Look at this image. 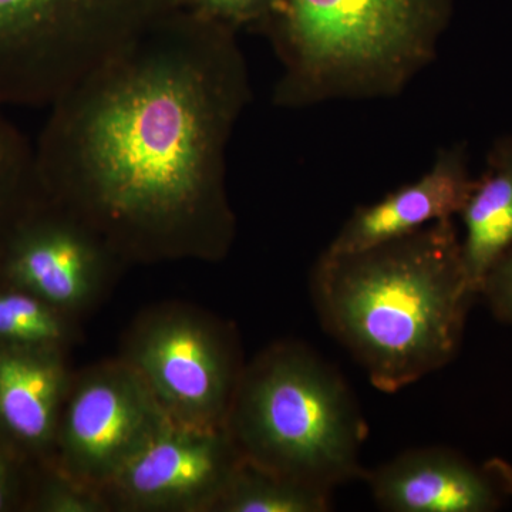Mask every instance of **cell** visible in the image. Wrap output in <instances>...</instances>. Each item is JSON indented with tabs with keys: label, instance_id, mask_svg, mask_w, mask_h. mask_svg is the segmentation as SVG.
<instances>
[{
	"label": "cell",
	"instance_id": "6da1fadb",
	"mask_svg": "<svg viewBox=\"0 0 512 512\" xmlns=\"http://www.w3.org/2000/svg\"><path fill=\"white\" fill-rule=\"evenodd\" d=\"M251 94L237 32L175 10L49 107L40 191L127 266L220 262L237 237L229 141Z\"/></svg>",
	"mask_w": 512,
	"mask_h": 512
},
{
	"label": "cell",
	"instance_id": "7a4b0ae2",
	"mask_svg": "<svg viewBox=\"0 0 512 512\" xmlns=\"http://www.w3.org/2000/svg\"><path fill=\"white\" fill-rule=\"evenodd\" d=\"M309 291L323 330L390 394L456 359L478 298L454 220L362 251L325 249Z\"/></svg>",
	"mask_w": 512,
	"mask_h": 512
},
{
	"label": "cell",
	"instance_id": "3957f363",
	"mask_svg": "<svg viewBox=\"0 0 512 512\" xmlns=\"http://www.w3.org/2000/svg\"><path fill=\"white\" fill-rule=\"evenodd\" d=\"M453 0H284L275 106L399 96L436 59Z\"/></svg>",
	"mask_w": 512,
	"mask_h": 512
},
{
	"label": "cell",
	"instance_id": "277c9868",
	"mask_svg": "<svg viewBox=\"0 0 512 512\" xmlns=\"http://www.w3.org/2000/svg\"><path fill=\"white\" fill-rule=\"evenodd\" d=\"M225 430L242 460L296 483L333 494L365 477V414L342 373L299 340L247 362Z\"/></svg>",
	"mask_w": 512,
	"mask_h": 512
},
{
	"label": "cell",
	"instance_id": "5b68a950",
	"mask_svg": "<svg viewBox=\"0 0 512 512\" xmlns=\"http://www.w3.org/2000/svg\"><path fill=\"white\" fill-rule=\"evenodd\" d=\"M190 0H0V107H47Z\"/></svg>",
	"mask_w": 512,
	"mask_h": 512
},
{
	"label": "cell",
	"instance_id": "8992f818",
	"mask_svg": "<svg viewBox=\"0 0 512 512\" xmlns=\"http://www.w3.org/2000/svg\"><path fill=\"white\" fill-rule=\"evenodd\" d=\"M119 356L174 426L224 430L245 362L237 326L181 302L151 306L131 322Z\"/></svg>",
	"mask_w": 512,
	"mask_h": 512
},
{
	"label": "cell",
	"instance_id": "52a82bcc",
	"mask_svg": "<svg viewBox=\"0 0 512 512\" xmlns=\"http://www.w3.org/2000/svg\"><path fill=\"white\" fill-rule=\"evenodd\" d=\"M168 424L146 384L120 356L73 373L50 467L100 494Z\"/></svg>",
	"mask_w": 512,
	"mask_h": 512
},
{
	"label": "cell",
	"instance_id": "ba28073f",
	"mask_svg": "<svg viewBox=\"0 0 512 512\" xmlns=\"http://www.w3.org/2000/svg\"><path fill=\"white\" fill-rule=\"evenodd\" d=\"M126 266L99 232L42 191L0 251L6 284L76 319L103 302Z\"/></svg>",
	"mask_w": 512,
	"mask_h": 512
},
{
	"label": "cell",
	"instance_id": "9c48e42d",
	"mask_svg": "<svg viewBox=\"0 0 512 512\" xmlns=\"http://www.w3.org/2000/svg\"><path fill=\"white\" fill-rule=\"evenodd\" d=\"M241 461L227 430L168 423L100 495L110 512H211Z\"/></svg>",
	"mask_w": 512,
	"mask_h": 512
},
{
	"label": "cell",
	"instance_id": "30bf717a",
	"mask_svg": "<svg viewBox=\"0 0 512 512\" xmlns=\"http://www.w3.org/2000/svg\"><path fill=\"white\" fill-rule=\"evenodd\" d=\"M373 501L387 512H494L512 500V467L476 463L453 448H412L366 470Z\"/></svg>",
	"mask_w": 512,
	"mask_h": 512
},
{
	"label": "cell",
	"instance_id": "8fae6325",
	"mask_svg": "<svg viewBox=\"0 0 512 512\" xmlns=\"http://www.w3.org/2000/svg\"><path fill=\"white\" fill-rule=\"evenodd\" d=\"M474 184L466 147L444 148L419 180L357 208L326 251H362L413 234L433 222L454 220L467 204Z\"/></svg>",
	"mask_w": 512,
	"mask_h": 512
},
{
	"label": "cell",
	"instance_id": "7c38bea8",
	"mask_svg": "<svg viewBox=\"0 0 512 512\" xmlns=\"http://www.w3.org/2000/svg\"><path fill=\"white\" fill-rule=\"evenodd\" d=\"M64 350L0 343V434L52 460L57 423L73 373Z\"/></svg>",
	"mask_w": 512,
	"mask_h": 512
},
{
	"label": "cell",
	"instance_id": "4fadbf2b",
	"mask_svg": "<svg viewBox=\"0 0 512 512\" xmlns=\"http://www.w3.org/2000/svg\"><path fill=\"white\" fill-rule=\"evenodd\" d=\"M458 217L463 221L461 255L480 295L488 269L512 245V137L495 141L487 164Z\"/></svg>",
	"mask_w": 512,
	"mask_h": 512
},
{
	"label": "cell",
	"instance_id": "5bb4252c",
	"mask_svg": "<svg viewBox=\"0 0 512 512\" xmlns=\"http://www.w3.org/2000/svg\"><path fill=\"white\" fill-rule=\"evenodd\" d=\"M332 497L242 460L211 512H328Z\"/></svg>",
	"mask_w": 512,
	"mask_h": 512
},
{
	"label": "cell",
	"instance_id": "9a60e30c",
	"mask_svg": "<svg viewBox=\"0 0 512 512\" xmlns=\"http://www.w3.org/2000/svg\"><path fill=\"white\" fill-rule=\"evenodd\" d=\"M0 291V343L67 352L79 345L80 319L67 315L25 289Z\"/></svg>",
	"mask_w": 512,
	"mask_h": 512
},
{
	"label": "cell",
	"instance_id": "2e32d148",
	"mask_svg": "<svg viewBox=\"0 0 512 512\" xmlns=\"http://www.w3.org/2000/svg\"><path fill=\"white\" fill-rule=\"evenodd\" d=\"M39 194L35 147L0 107V251Z\"/></svg>",
	"mask_w": 512,
	"mask_h": 512
},
{
	"label": "cell",
	"instance_id": "e0dca14e",
	"mask_svg": "<svg viewBox=\"0 0 512 512\" xmlns=\"http://www.w3.org/2000/svg\"><path fill=\"white\" fill-rule=\"evenodd\" d=\"M188 5L238 32L244 26L271 25L284 0H190Z\"/></svg>",
	"mask_w": 512,
	"mask_h": 512
},
{
	"label": "cell",
	"instance_id": "ac0fdd59",
	"mask_svg": "<svg viewBox=\"0 0 512 512\" xmlns=\"http://www.w3.org/2000/svg\"><path fill=\"white\" fill-rule=\"evenodd\" d=\"M49 467L50 476L39 497L43 511L49 512H110L106 501L92 488L77 484L69 477Z\"/></svg>",
	"mask_w": 512,
	"mask_h": 512
},
{
	"label": "cell",
	"instance_id": "d6986e66",
	"mask_svg": "<svg viewBox=\"0 0 512 512\" xmlns=\"http://www.w3.org/2000/svg\"><path fill=\"white\" fill-rule=\"evenodd\" d=\"M478 296L498 322L512 325V245L488 269Z\"/></svg>",
	"mask_w": 512,
	"mask_h": 512
},
{
	"label": "cell",
	"instance_id": "ffe728a7",
	"mask_svg": "<svg viewBox=\"0 0 512 512\" xmlns=\"http://www.w3.org/2000/svg\"><path fill=\"white\" fill-rule=\"evenodd\" d=\"M12 501V484H10L9 468L0 456V511L6 510Z\"/></svg>",
	"mask_w": 512,
	"mask_h": 512
}]
</instances>
